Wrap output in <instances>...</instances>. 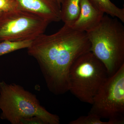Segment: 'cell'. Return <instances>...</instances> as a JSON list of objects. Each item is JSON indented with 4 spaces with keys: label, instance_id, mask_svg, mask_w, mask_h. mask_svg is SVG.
<instances>
[{
    "label": "cell",
    "instance_id": "30bf717a",
    "mask_svg": "<svg viewBox=\"0 0 124 124\" xmlns=\"http://www.w3.org/2000/svg\"><path fill=\"white\" fill-rule=\"evenodd\" d=\"M94 7L104 14L124 23V8H119L110 0H88Z\"/></svg>",
    "mask_w": 124,
    "mask_h": 124
},
{
    "label": "cell",
    "instance_id": "ba28073f",
    "mask_svg": "<svg viewBox=\"0 0 124 124\" xmlns=\"http://www.w3.org/2000/svg\"><path fill=\"white\" fill-rule=\"evenodd\" d=\"M80 7L78 18L71 27L77 31L86 32L98 24L104 14L94 7L88 0H80Z\"/></svg>",
    "mask_w": 124,
    "mask_h": 124
},
{
    "label": "cell",
    "instance_id": "5bb4252c",
    "mask_svg": "<svg viewBox=\"0 0 124 124\" xmlns=\"http://www.w3.org/2000/svg\"><path fill=\"white\" fill-rule=\"evenodd\" d=\"M19 124H45L40 118L37 116H32L20 120Z\"/></svg>",
    "mask_w": 124,
    "mask_h": 124
},
{
    "label": "cell",
    "instance_id": "7a4b0ae2",
    "mask_svg": "<svg viewBox=\"0 0 124 124\" xmlns=\"http://www.w3.org/2000/svg\"><path fill=\"white\" fill-rule=\"evenodd\" d=\"M121 22L104 15L97 26L86 32L90 51L104 64L109 77L124 64V26Z\"/></svg>",
    "mask_w": 124,
    "mask_h": 124
},
{
    "label": "cell",
    "instance_id": "6da1fadb",
    "mask_svg": "<svg viewBox=\"0 0 124 124\" xmlns=\"http://www.w3.org/2000/svg\"><path fill=\"white\" fill-rule=\"evenodd\" d=\"M90 47L86 32L64 24L54 34L38 36L27 53L37 61L49 91L60 95L68 91L71 66L80 56L90 51Z\"/></svg>",
    "mask_w": 124,
    "mask_h": 124
},
{
    "label": "cell",
    "instance_id": "2e32d148",
    "mask_svg": "<svg viewBox=\"0 0 124 124\" xmlns=\"http://www.w3.org/2000/svg\"><path fill=\"white\" fill-rule=\"evenodd\" d=\"M2 11H1V10H0V14L1 13H2Z\"/></svg>",
    "mask_w": 124,
    "mask_h": 124
},
{
    "label": "cell",
    "instance_id": "5b68a950",
    "mask_svg": "<svg viewBox=\"0 0 124 124\" xmlns=\"http://www.w3.org/2000/svg\"><path fill=\"white\" fill-rule=\"evenodd\" d=\"M90 112L115 124L124 123V64L108 77L94 98Z\"/></svg>",
    "mask_w": 124,
    "mask_h": 124
},
{
    "label": "cell",
    "instance_id": "9a60e30c",
    "mask_svg": "<svg viewBox=\"0 0 124 124\" xmlns=\"http://www.w3.org/2000/svg\"><path fill=\"white\" fill-rule=\"evenodd\" d=\"M58 1L59 2V4H60V5L61 4V3H62V0H58Z\"/></svg>",
    "mask_w": 124,
    "mask_h": 124
},
{
    "label": "cell",
    "instance_id": "7c38bea8",
    "mask_svg": "<svg viewBox=\"0 0 124 124\" xmlns=\"http://www.w3.org/2000/svg\"><path fill=\"white\" fill-rule=\"evenodd\" d=\"M99 116L89 112L87 116H82L71 121L69 124H115L112 121H103Z\"/></svg>",
    "mask_w": 124,
    "mask_h": 124
},
{
    "label": "cell",
    "instance_id": "9c48e42d",
    "mask_svg": "<svg viewBox=\"0 0 124 124\" xmlns=\"http://www.w3.org/2000/svg\"><path fill=\"white\" fill-rule=\"evenodd\" d=\"M80 0H62L61 4V20L71 27L77 19L80 13Z\"/></svg>",
    "mask_w": 124,
    "mask_h": 124
},
{
    "label": "cell",
    "instance_id": "8992f818",
    "mask_svg": "<svg viewBox=\"0 0 124 124\" xmlns=\"http://www.w3.org/2000/svg\"><path fill=\"white\" fill-rule=\"evenodd\" d=\"M48 22L19 7L0 14V41L33 40L44 33Z\"/></svg>",
    "mask_w": 124,
    "mask_h": 124
},
{
    "label": "cell",
    "instance_id": "277c9868",
    "mask_svg": "<svg viewBox=\"0 0 124 124\" xmlns=\"http://www.w3.org/2000/svg\"><path fill=\"white\" fill-rule=\"evenodd\" d=\"M108 77L104 64L89 51L78 58L71 66L68 76V91L81 101L92 104Z\"/></svg>",
    "mask_w": 124,
    "mask_h": 124
},
{
    "label": "cell",
    "instance_id": "4fadbf2b",
    "mask_svg": "<svg viewBox=\"0 0 124 124\" xmlns=\"http://www.w3.org/2000/svg\"><path fill=\"white\" fill-rule=\"evenodd\" d=\"M19 7L16 0H0V10L2 12L11 11Z\"/></svg>",
    "mask_w": 124,
    "mask_h": 124
},
{
    "label": "cell",
    "instance_id": "52a82bcc",
    "mask_svg": "<svg viewBox=\"0 0 124 124\" xmlns=\"http://www.w3.org/2000/svg\"><path fill=\"white\" fill-rule=\"evenodd\" d=\"M22 8L31 12L48 22L61 20V5L58 0H16Z\"/></svg>",
    "mask_w": 124,
    "mask_h": 124
},
{
    "label": "cell",
    "instance_id": "3957f363",
    "mask_svg": "<svg viewBox=\"0 0 124 124\" xmlns=\"http://www.w3.org/2000/svg\"><path fill=\"white\" fill-rule=\"evenodd\" d=\"M0 116L11 124L32 116L40 118L45 124H59L60 118L40 104L36 96L16 84L0 81Z\"/></svg>",
    "mask_w": 124,
    "mask_h": 124
},
{
    "label": "cell",
    "instance_id": "8fae6325",
    "mask_svg": "<svg viewBox=\"0 0 124 124\" xmlns=\"http://www.w3.org/2000/svg\"><path fill=\"white\" fill-rule=\"evenodd\" d=\"M32 40L13 41L5 40L0 41V56L13 51L29 48Z\"/></svg>",
    "mask_w": 124,
    "mask_h": 124
}]
</instances>
